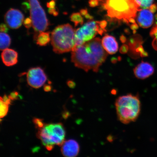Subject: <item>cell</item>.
Here are the masks:
<instances>
[{
	"mask_svg": "<svg viewBox=\"0 0 157 157\" xmlns=\"http://www.w3.org/2000/svg\"><path fill=\"white\" fill-rule=\"evenodd\" d=\"M107 56L101 39L96 38L80 46L75 47L72 51L71 59L76 67L86 72L93 70L97 72Z\"/></svg>",
	"mask_w": 157,
	"mask_h": 157,
	"instance_id": "obj_1",
	"label": "cell"
},
{
	"mask_svg": "<svg viewBox=\"0 0 157 157\" xmlns=\"http://www.w3.org/2000/svg\"><path fill=\"white\" fill-rule=\"evenodd\" d=\"M115 106L118 119L124 124L134 122L140 114L141 104L138 95L121 96L116 101Z\"/></svg>",
	"mask_w": 157,
	"mask_h": 157,
	"instance_id": "obj_2",
	"label": "cell"
},
{
	"mask_svg": "<svg viewBox=\"0 0 157 157\" xmlns=\"http://www.w3.org/2000/svg\"><path fill=\"white\" fill-rule=\"evenodd\" d=\"M102 7L106 10L108 16L122 20L128 24L130 20L135 19L137 12L141 9L135 0H106Z\"/></svg>",
	"mask_w": 157,
	"mask_h": 157,
	"instance_id": "obj_3",
	"label": "cell"
},
{
	"mask_svg": "<svg viewBox=\"0 0 157 157\" xmlns=\"http://www.w3.org/2000/svg\"><path fill=\"white\" fill-rule=\"evenodd\" d=\"M75 32L69 24L59 25L52 31L51 44L56 53L61 54L72 51L75 46Z\"/></svg>",
	"mask_w": 157,
	"mask_h": 157,
	"instance_id": "obj_4",
	"label": "cell"
},
{
	"mask_svg": "<svg viewBox=\"0 0 157 157\" xmlns=\"http://www.w3.org/2000/svg\"><path fill=\"white\" fill-rule=\"evenodd\" d=\"M65 135L61 123L51 124L38 130V137L47 150L51 151L55 145L61 146L64 142Z\"/></svg>",
	"mask_w": 157,
	"mask_h": 157,
	"instance_id": "obj_5",
	"label": "cell"
},
{
	"mask_svg": "<svg viewBox=\"0 0 157 157\" xmlns=\"http://www.w3.org/2000/svg\"><path fill=\"white\" fill-rule=\"evenodd\" d=\"M105 31L100 25L99 21H88L75 31V47L83 44L94 39L98 34L101 35Z\"/></svg>",
	"mask_w": 157,
	"mask_h": 157,
	"instance_id": "obj_6",
	"label": "cell"
},
{
	"mask_svg": "<svg viewBox=\"0 0 157 157\" xmlns=\"http://www.w3.org/2000/svg\"><path fill=\"white\" fill-rule=\"evenodd\" d=\"M30 4V17L32 19L33 27L36 34L48 29L49 22L46 13L39 0H27Z\"/></svg>",
	"mask_w": 157,
	"mask_h": 157,
	"instance_id": "obj_7",
	"label": "cell"
},
{
	"mask_svg": "<svg viewBox=\"0 0 157 157\" xmlns=\"http://www.w3.org/2000/svg\"><path fill=\"white\" fill-rule=\"evenodd\" d=\"M47 80L44 71L40 67L29 69L27 73V80L29 85L38 89L44 85Z\"/></svg>",
	"mask_w": 157,
	"mask_h": 157,
	"instance_id": "obj_8",
	"label": "cell"
},
{
	"mask_svg": "<svg viewBox=\"0 0 157 157\" xmlns=\"http://www.w3.org/2000/svg\"><path fill=\"white\" fill-rule=\"evenodd\" d=\"M24 16L19 10L11 9L6 13L5 21L8 26L12 29H17L24 21Z\"/></svg>",
	"mask_w": 157,
	"mask_h": 157,
	"instance_id": "obj_9",
	"label": "cell"
},
{
	"mask_svg": "<svg viewBox=\"0 0 157 157\" xmlns=\"http://www.w3.org/2000/svg\"><path fill=\"white\" fill-rule=\"evenodd\" d=\"M154 13L149 9H141L138 11L136 19L139 26L144 29L152 26L154 21Z\"/></svg>",
	"mask_w": 157,
	"mask_h": 157,
	"instance_id": "obj_10",
	"label": "cell"
},
{
	"mask_svg": "<svg viewBox=\"0 0 157 157\" xmlns=\"http://www.w3.org/2000/svg\"><path fill=\"white\" fill-rule=\"evenodd\" d=\"M154 68L148 62H142L137 65L134 69V74L137 78L144 79L150 77L154 74Z\"/></svg>",
	"mask_w": 157,
	"mask_h": 157,
	"instance_id": "obj_11",
	"label": "cell"
},
{
	"mask_svg": "<svg viewBox=\"0 0 157 157\" xmlns=\"http://www.w3.org/2000/svg\"><path fill=\"white\" fill-rule=\"evenodd\" d=\"M79 146L78 143L74 140L64 141L61 146L62 154L66 157H75L79 152Z\"/></svg>",
	"mask_w": 157,
	"mask_h": 157,
	"instance_id": "obj_12",
	"label": "cell"
},
{
	"mask_svg": "<svg viewBox=\"0 0 157 157\" xmlns=\"http://www.w3.org/2000/svg\"><path fill=\"white\" fill-rule=\"evenodd\" d=\"M101 44L106 52L110 54L116 53L118 49V45L115 38L111 35H107L104 36Z\"/></svg>",
	"mask_w": 157,
	"mask_h": 157,
	"instance_id": "obj_13",
	"label": "cell"
},
{
	"mask_svg": "<svg viewBox=\"0 0 157 157\" xmlns=\"http://www.w3.org/2000/svg\"><path fill=\"white\" fill-rule=\"evenodd\" d=\"M1 57L3 63L6 66H11L17 63L18 54L13 49L6 48L3 50Z\"/></svg>",
	"mask_w": 157,
	"mask_h": 157,
	"instance_id": "obj_14",
	"label": "cell"
},
{
	"mask_svg": "<svg viewBox=\"0 0 157 157\" xmlns=\"http://www.w3.org/2000/svg\"><path fill=\"white\" fill-rule=\"evenodd\" d=\"M51 39L50 37V33L49 32L39 33L35 39L36 44L41 46H46L50 42Z\"/></svg>",
	"mask_w": 157,
	"mask_h": 157,
	"instance_id": "obj_15",
	"label": "cell"
},
{
	"mask_svg": "<svg viewBox=\"0 0 157 157\" xmlns=\"http://www.w3.org/2000/svg\"><path fill=\"white\" fill-rule=\"evenodd\" d=\"M11 43L10 37L6 33H1V50H4L10 46Z\"/></svg>",
	"mask_w": 157,
	"mask_h": 157,
	"instance_id": "obj_16",
	"label": "cell"
},
{
	"mask_svg": "<svg viewBox=\"0 0 157 157\" xmlns=\"http://www.w3.org/2000/svg\"><path fill=\"white\" fill-rule=\"evenodd\" d=\"M81 13H72L71 15L70 18L71 21L74 23L75 26H77L78 25L83 24L84 20Z\"/></svg>",
	"mask_w": 157,
	"mask_h": 157,
	"instance_id": "obj_17",
	"label": "cell"
},
{
	"mask_svg": "<svg viewBox=\"0 0 157 157\" xmlns=\"http://www.w3.org/2000/svg\"><path fill=\"white\" fill-rule=\"evenodd\" d=\"M150 35L153 39L152 45L155 50L157 51V22L151 29Z\"/></svg>",
	"mask_w": 157,
	"mask_h": 157,
	"instance_id": "obj_18",
	"label": "cell"
},
{
	"mask_svg": "<svg viewBox=\"0 0 157 157\" xmlns=\"http://www.w3.org/2000/svg\"><path fill=\"white\" fill-rule=\"evenodd\" d=\"M140 9H148L153 4L154 0H135Z\"/></svg>",
	"mask_w": 157,
	"mask_h": 157,
	"instance_id": "obj_19",
	"label": "cell"
},
{
	"mask_svg": "<svg viewBox=\"0 0 157 157\" xmlns=\"http://www.w3.org/2000/svg\"><path fill=\"white\" fill-rule=\"evenodd\" d=\"M0 100V117L2 118L5 117L8 112L9 105L5 103L1 99Z\"/></svg>",
	"mask_w": 157,
	"mask_h": 157,
	"instance_id": "obj_20",
	"label": "cell"
},
{
	"mask_svg": "<svg viewBox=\"0 0 157 157\" xmlns=\"http://www.w3.org/2000/svg\"><path fill=\"white\" fill-rule=\"evenodd\" d=\"M33 121L35 127L38 128V130L43 128L45 126L44 123L43 122L42 119L35 118L33 119Z\"/></svg>",
	"mask_w": 157,
	"mask_h": 157,
	"instance_id": "obj_21",
	"label": "cell"
},
{
	"mask_svg": "<svg viewBox=\"0 0 157 157\" xmlns=\"http://www.w3.org/2000/svg\"><path fill=\"white\" fill-rule=\"evenodd\" d=\"M23 25L27 29H29L33 26L32 19L30 17H27L23 21Z\"/></svg>",
	"mask_w": 157,
	"mask_h": 157,
	"instance_id": "obj_22",
	"label": "cell"
},
{
	"mask_svg": "<svg viewBox=\"0 0 157 157\" xmlns=\"http://www.w3.org/2000/svg\"><path fill=\"white\" fill-rule=\"evenodd\" d=\"M48 13L51 15H52L56 17L59 14V11L57 8H49Z\"/></svg>",
	"mask_w": 157,
	"mask_h": 157,
	"instance_id": "obj_23",
	"label": "cell"
},
{
	"mask_svg": "<svg viewBox=\"0 0 157 157\" xmlns=\"http://www.w3.org/2000/svg\"><path fill=\"white\" fill-rule=\"evenodd\" d=\"M18 92L14 91L11 93L8 97L11 100L13 101L18 99Z\"/></svg>",
	"mask_w": 157,
	"mask_h": 157,
	"instance_id": "obj_24",
	"label": "cell"
},
{
	"mask_svg": "<svg viewBox=\"0 0 157 157\" xmlns=\"http://www.w3.org/2000/svg\"><path fill=\"white\" fill-rule=\"evenodd\" d=\"M88 4L90 7H94L99 5V1L98 0H89Z\"/></svg>",
	"mask_w": 157,
	"mask_h": 157,
	"instance_id": "obj_25",
	"label": "cell"
},
{
	"mask_svg": "<svg viewBox=\"0 0 157 157\" xmlns=\"http://www.w3.org/2000/svg\"><path fill=\"white\" fill-rule=\"evenodd\" d=\"M56 0H52L46 4L47 7L49 8H53L56 6Z\"/></svg>",
	"mask_w": 157,
	"mask_h": 157,
	"instance_id": "obj_26",
	"label": "cell"
},
{
	"mask_svg": "<svg viewBox=\"0 0 157 157\" xmlns=\"http://www.w3.org/2000/svg\"><path fill=\"white\" fill-rule=\"evenodd\" d=\"M1 99L2 100V101L6 103L9 105H10L11 103V99H10L9 97H7L6 95H5L3 96V98L1 97Z\"/></svg>",
	"mask_w": 157,
	"mask_h": 157,
	"instance_id": "obj_27",
	"label": "cell"
},
{
	"mask_svg": "<svg viewBox=\"0 0 157 157\" xmlns=\"http://www.w3.org/2000/svg\"><path fill=\"white\" fill-rule=\"evenodd\" d=\"M22 6L23 9L25 11L30 10V4L29 2H24L22 3Z\"/></svg>",
	"mask_w": 157,
	"mask_h": 157,
	"instance_id": "obj_28",
	"label": "cell"
},
{
	"mask_svg": "<svg viewBox=\"0 0 157 157\" xmlns=\"http://www.w3.org/2000/svg\"><path fill=\"white\" fill-rule=\"evenodd\" d=\"M128 47L126 44H124L121 47L120 49V52L121 53H125L128 52Z\"/></svg>",
	"mask_w": 157,
	"mask_h": 157,
	"instance_id": "obj_29",
	"label": "cell"
},
{
	"mask_svg": "<svg viewBox=\"0 0 157 157\" xmlns=\"http://www.w3.org/2000/svg\"><path fill=\"white\" fill-rule=\"evenodd\" d=\"M9 30V29L6 24L4 23H2L1 25V32L6 33Z\"/></svg>",
	"mask_w": 157,
	"mask_h": 157,
	"instance_id": "obj_30",
	"label": "cell"
},
{
	"mask_svg": "<svg viewBox=\"0 0 157 157\" xmlns=\"http://www.w3.org/2000/svg\"><path fill=\"white\" fill-rule=\"evenodd\" d=\"M148 9H150L151 11H152L153 13H155L157 10V6L156 5L153 4Z\"/></svg>",
	"mask_w": 157,
	"mask_h": 157,
	"instance_id": "obj_31",
	"label": "cell"
},
{
	"mask_svg": "<svg viewBox=\"0 0 157 157\" xmlns=\"http://www.w3.org/2000/svg\"><path fill=\"white\" fill-rule=\"evenodd\" d=\"M67 84L70 88H73L75 86V83L72 80H68L67 82Z\"/></svg>",
	"mask_w": 157,
	"mask_h": 157,
	"instance_id": "obj_32",
	"label": "cell"
},
{
	"mask_svg": "<svg viewBox=\"0 0 157 157\" xmlns=\"http://www.w3.org/2000/svg\"><path fill=\"white\" fill-rule=\"evenodd\" d=\"M80 13L83 16H85L88 13V11L87 9H82L80 10Z\"/></svg>",
	"mask_w": 157,
	"mask_h": 157,
	"instance_id": "obj_33",
	"label": "cell"
},
{
	"mask_svg": "<svg viewBox=\"0 0 157 157\" xmlns=\"http://www.w3.org/2000/svg\"><path fill=\"white\" fill-rule=\"evenodd\" d=\"M44 89L45 91L48 92L51 91L52 87L50 85H46L44 86Z\"/></svg>",
	"mask_w": 157,
	"mask_h": 157,
	"instance_id": "obj_34",
	"label": "cell"
},
{
	"mask_svg": "<svg viewBox=\"0 0 157 157\" xmlns=\"http://www.w3.org/2000/svg\"><path fill=\"white\" fill-rule=\"evenodd\" d=\"M121 41H122V42L124 43V42L126 40V39H125V37L124 36H122L121 37Z\"/></svg>",
	"mask_w": 157,
	"mask_h": 157,
	"instance_id": "obj_35",
	"label": "cell"
}]
</instances>
